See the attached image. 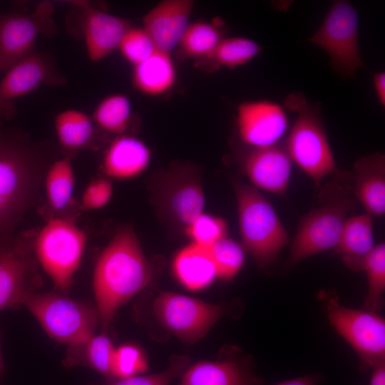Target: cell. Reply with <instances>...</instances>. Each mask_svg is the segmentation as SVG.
<instances>
[{"mask_svg":"<svg viewBox=\"0 0 385 385\" xmlns=\"http://www.w3.org/2000/svg\"><path fill=\"white\" fill-rule=\"evenodd\" d=\"M153 269L134 230L120 229L98 256L93 287L99 324L106 332L117 311L152 282Z\"/></svg>","mask_w":385,"mask_h":385,"instance_id":"cell-1","label":"cell"},{"mask_svg":"<svg viewBox=\"0 0 385 385\" xmlns=\"http://www.w3.org/2000/svg\"><path fill=\"white\" fill-rule=\"evenodd\" d=\"M354 205L353 173L338 170L322 188L318 205L299 222L288 262L296 265L314 255L334 248L347 214Z\"/></svg>","mask_w":385,"mask_h":385,"instance_id":"cell-2","label":"cell"},{"mask_svg":"<svg viewBox=\"0 0 385 385\" xmlns=\"http://www.w3.org/2000/svg\"><path fill=\"white\" fill-rule=\"evenodd\" d=\"M286 111L297 116L286 143L292 162L305 173L316 187L338 170L319 106L309 102L300 92H293L284 101Z\"/></svg>","mask_w":385,"mask_h":385,"instance_id":"cell-3","label":"cell"},{"mask_svg":"<svg viewBox=\"0 0 385 385\" xmlns=\"http://www.w3.org/2000/svg\"><path fill=\"white\" fill-rule=\"evenodd\" d=\"M234 190L242 246L260 267H267L288 244V234L270 201L256 188L235 182Z\"/></svg>","mask_w":385,"mask_h":385,"instance_id":"cell-4","label":"cell"},{"mask_svg":"<svg viewBox=\"0 0 385 385\" xmlns=\"http://www.w3.org/2000/svg\"><path fill=\"white\" fill-rule=\"evenodd\" d=\"M22 306L51 338L68 346L88 339L99 324L96 307L73 299L65 293L34 292L25 297Z\"/></svg>","mask_w":385,"mask_h":385,"instance_id":"cell-5","label":"cell"},{"mask_svg":"<svg viewBox=\"0 0 385 385\" xmlns=\"http://www.w3.org/2000/svg\"><path fill=\"white\" fill-rule=\"evenodd\" d=\"M36 175L31 154L0 134V247L30 202Z\"/></svg>","mask_w":385,"mask_h":385,"instance_id":"cell-6","label":"cell"},{"mask_svg":"<svg viewBox=\"0 0 385 385\" xmlns=\"http://www.w3.org/2000/svg\"><path fill=\"white\" fill-rule=\"evenodd\" d=\"M86 244L84 231L71 220L62 217L49 220L34 241L36 261L62 293L72 284Z\"/></svg>","mask_w":385,"mask_h":385,"instance_id":"cell-7","label":"cell"},{"mask_svg":"<svg viewBox=\"0 0 385 385\" xmlns=\"http://www.w3.org/2000/svg\"><path fill=\"white\" fill-rule=\"evenodd\" d=\"M308 41L324 50L332 68L344 78L364 65L359 43V16L347 1H334L321 26Z\"/></svg>","mask_w":385,"mask_h":385,"instance_id":"cell-8","label":"cell"},{"mask_svg":"<svg viewBox=\"0 0 385 385\" xmlns=\"http://www.w3.org/2000/svg\"><path fill=\"white\" fill-rule=\"evenodd\" d=\"M153 312L165 329L190 344L202 339L225 312L220 305L170 292L155 298Z\"/></svg>","mask_w":385,"mask_h":385,"instance_id":"cell-9","label":"cell"},{"mask_svg":"<svg viewBox=\"0 0 385 385\" xmlns=\"http://www.w3.org/2000/svg\"><path fill=\"white\" fill-rule=\"evenodd\" d=\"M331 324L357 353L365 366L385 361V322L376 312L344 307L336 298L327 301Z\"/></svg>","mask_w":385,"mask_h":385,"instance_id":"cell-10","label":"cell"},{"mask_svg":"<svg viewBox=\"0 0 385 385\" xmlns=\"http://www.w3.org/2000/svg\"><path fill=\"white\" fill-rule=\"evenodd\" d=\"M51 2L36 5L29 14H0V71L11 66L31 52L38 36L54 31Z\"/></svg>","mask_w":385,"mask_h":385,"instance_id":"cell-11","label":"cell"},{"mask_svg":"<svg viewBox=\"0 0 385 385\" xmlns=\"http://www.w3.org/2000/svg\"><path fill=\"white\" fill-rule=\"evenodd\" d=\"M41 286L32 246L10 240L0 247V312L22 306L25 297Z\"/></svg>","mask_w":385,"mask_h":385,"instance_id":"cell-12","label":"cell"},{"mask_svg":"<svg viewBox=\"0 0 385 385\" xmlns=\"http://www.w3.org/2000/svg\"><path fill=\"white\" fill-rule=\"evenodd\" d=\"M0 81V118L14 112V101L43 84L60 85L64 78L54 68L46 54L31 52L11 66Z\"/></svg>","mask_w":385,"mask_h":385,"instance_id":"cell-13","label":"cell"},{"mask_svg":"<svg viewBox=\"0 0 385 385\" xmlns=\"http://www.w3.org/2000/svg\"><path fill=\"white\" fill-rule=\"evenodd\" d=\"M237 127L241 140L251 148L279 143L288 128L284 106L267 100L240 103L237 109Z\"/></svg>","mask_w":385,"mask_h":385,"instance_id":"cell-14","label":"cell"},{"mask_svg":"<svg viewBox=\"0 0 385 385\" xmlns=\"http://www.w3.org/2000/svg\"><path fill=\"white\" fill-rule=\"evenodd\" d=\"M292 160L279 143L251 148L242 161V168L255 188L278 195L286 193L292 173Z\"/></svg>","mask_w":385,"mask_h":385,"instance_id":"cell-15","label":"cell"},{"mask_svg":"<svg viewBox=\"0 0 385 385\" xmlns=\"http://www.w3.org/2000/svg\"><path fill=\"white\" fill-rule=\"evenodd\" d=\"M82 14V33L88 55L98 62L110 55L132 26L128 20L78 1Z\"/></svg>","mask_w":385,"mask_h":385,"instance_id":"cell-16","label":"cell"},{"mask_svg":"<svg viewBox=\"0 0 385 385\" xmlns=\"http://www.w3.org/2000/svg\"><path fill=\"white\" fill-rule=\"evenodd\" d=\"M194 4L192 0L162 1L143 16V28L158 50L170 53L179 44L190 24Z\"/></svg>","mask_w":385,"mask_h":385,"instance_id":"cell-17","label":"cell"},{"mask_svg":"<svg viewBox=\"0 0 385 385\" xmlns=\"http://www.w3.org/2000/svg\"><path fill=\"white\" fill-rule=\"evenodd\" d=\"M353 194L370 216L385 213V156L375 152L354 164Z\"/></svg>","mask_w":385,"mask_h":385,"instance_id":"cell-18","label":"cell"},{"mask_svg":"<svg viewBox=\"0 0 385 385\" xmlns=\"http://www.w3.org/2000/svg\"><path fill=\"white\" fill-rule=\"evenodd\" d=\"M261 380L244 360L201 361L188 366L179 385H260Z\"/></svg>","mask_w":385,"mask_h":385,"instance_id":"cell-19","label":"cell"},{"mask_svg":"<svg viewBox=\"0 0 385 385\" xmlns=\"http://www.w3.org/2000/svg\"><path fill=\"white\" fill-rule=\"evenodd\" d=\"M167 183L160 202L173 220L188 225L202 213L205 195L198 179L186 173H177Z\"/></svg>","mask_w":385,"mask_h":385,"instance_id":"cell-20","label":"cell"},{"mask_svg":"<svg viewBox=\"0 0 385 385\" xmlns=\"http://www.w3.org/2000/svg\"><path fill=\"white\" fill-rule=\"evenodd\" d=\"M150 160V150L141 140L120 135L108 147L103 159L106 175L118 180L137 177L148 168Z\"/></svg>","mask_w":385,"mask_h":385,"instance_id":"cell-21","label":"cell"},{"mask_svg":"<svg viewBox=\"0 0 385 385\" xmlns=\"http://www.w3.org/2000/svg\"><path fill=\"white\" fill-rule=\"evenodd\" d=\"M374 246L371 216L364 213L346 220L334 249L348 268L359 272Z\"/></svg>","mask_w":385,"mask_h":385,"instance_id":"cell-22","label":"cell"},{"mask_svg":"<svg viewBox=\"0 0 385 385\" xmlns=\"http://www.w3.org/2000/svg\"><path fill=\"white\" fill-rule=\"evenodd\" d=\"M173 267L179 282L190 290L202 289L217 277L210 247L193 242L178 252Z\"/></svg>","mask_w":385,"mask_h":385,"instance_id":"cell-23","label":"cell"},{"mask_svg":"<svg viewBox=\"0 0 385 385\" xmlns=\"http://www.w3.org/2000/svg\"><path fill=\"white\" fill-rule=\"evenodd\" d=\"M176 71L169 53L157 50L141 63L133 66L134 88L147 96L165 93L175 84Z\"/></svg>","mask_w":385,"mask_h":385,"instance_id":"cell-24","label":"cell"},{"mask_svg":"<svg viewBox=\"0 0 385 385\" xmlns=\"http://www.w3.org/2000/svg\"><path fill=\"white\" fill-rule=\"evenodd\" d=\"M114 349L106 332L94 334L81 343L68 346L63 364L66 368L78 366L91 368L108 381L113 379L111 367Z\"/></svg>","mask_w":385,"mask_h":385,"instance_id":"cell-25","label":"cell"},{"mask_svg":"<svg viewBox=\"0 0 385 385\" xmlns=\"http://www.w3.org/2000/svg\"><path fill=\"white\" fill-rule=\"evenodd\" d=\"M54 127L61 145L67 150H78L86 146L91 140L93 121L85 113L68 109L55 118Z\"/></svg>","mask_w":385,"mask_h":385,"instance_id":"cell-26","label":"cell"},{"mask_svg":"<svg viewBox=\"0 0 385 385\" xmlns=\"http://www.w3.org/2000/svg\"><path fill=\"white\" fill-rule=\"evenodd\" d=\"M223 38L217 25L196 21L189 24L178 46L187 57L208 60Z\"/></svg>","mask_w":385,"mask_h":385,"instance_id":"cell-27","label":"cell"},{"mask_svg":"<svg viewBox=\"0 0 385 385\" xmlns=\"http://www.w3.org/2000/svg\"><path fill=\"white\" fill-rule=\"evenodd\" d=\"M74 183L73 169L68 158L59 159L51 165L45 179V190L47 200L53 209L61 210L70 204Z\"/></svg>","mask_w":385,"mask_h":385,"instance_id":"cell-28","label":"cell"},{"mask_svg":"<svg viewBox=\"0 0 385 385\" xmlns=\"http://www.w3.org/2000/svg\"><path fill=\"white\" fill-rule=\"evenodd\" d=\"M130 117L129 98L123 94L115 93L99 102L93 111L92 120L104 130L122 135L128 127Z\"/></svg>","mask_w":385,"mask_h":385,"instance_id":"cell-29","label":"cell"},{"mask_svg":"<svg viewBox=\"0 0 385 385\" xmlns=\"http://www.w3.org/2000/svg\"><path fill=\"white\" fill-rule=\"evenodd\" d=\"M262 49L257 42L248 38H223L208 60L216 66L234 69L252 60Z\"/></svg>","mask_w":385,"mask_h":385,"instance_id":"cell-30","label":"cell"},{"mask_svg":"<svg viewBox=\"0 0 385 385\" xmlns=\"http://www.w3.org/2000/svg\"><path fill=\"white\" fill-rule=\"evenodd\" d=\"M363 271L367 276L368 293L364 305L367 310L376 312L382 305L385 289V245H375L366 260Z\"/></svg>","mask_w":385,"mask_h":385,"instance_id":"cell-31","label":"cell"},{"mask_svg":"<svg viewBox=\"0 0 385 385\" xmlns=\"http://www.w3.org/2000/svg\"><path fill=\"white\" fill-rule=\"evenodd\" d=\"M217 277L222 280L232 279L245 262L242 245L228 237H224L210 247Z\"/></svg>","mask_w":385,"mask_h":385,"instance_id":"cell-32","label":"cell"},{"mask_svg":"<svg viewBox=\"0 0 385 385\" xmlns=\"http://www.w3.org/2000/svg\"><path fill=\"white\" fill-rule=\"evenodd\" d=\"M147 369V359L138 346L125 344L115 348L111 367L113 379L140 375Z\"/></svg>","mask_w":385,"mask_h":385,"instance_id":"cell-33","label":"cell"},{"mask_svg":"<svg viewBox=\"0 0 385 385\" xmlns=\"http://www.w3.org/2000/svg\"><path fill=\"white\" fill-rule=\"evenodd\" d=\"M227 233L223 219L203 212L186 226V234L192 242L207 247L226 237Z\"/></svg>","mask_w":385,"mask_h":385,"instance_id":"cell-34","label":"cell"},{"mask_svg":"<svg viewBox=\"0 0 385 385\" xmlns=\"http://www.w3.org/2000/svg\"><path fill=\"white\" fill-rule=\"evenodd\" d=\"M118 49L123 58L135 66L158 50L150 35L142 28L128 29Z\"/></svg>","mask_w":385,"mask_h":385,"instance_id":"cell-35","label":"cell"},{"mask_svg":"<svg viewBox=\"0 0 385 385\" xmlns=\"http://www.w3.org/2000/svg\"><path fill=\"white\" fill-rule=\"evenodd\" d=\"M189 361L186 356L175 355L171 357L168 368L163 371L126 379H115L108 381L104 385H170L175 378L181 376L189 366Z\"/></svg>","mask_w":385,"mask_h":385,"instance_id":"cell-36","label":"cell"},{"mask_svg":"<svg viewBox=\"0 0 385 385\" xmlns=\"http://www.w3.org/2000/svg\"><path fill=\"white\" fill-rule=\"evenodd\" d=\"M112 195L113 186L111 181L106 178L96 179L85 188L81 199V209H101L109 202Z\"/></svg>","mask_w":385,"mask_h":385,"instance_id":"cell-37","label":"cell"},{"mask_svg":"<svg viewBox=\"0 0 385 385\" xmlns=\"http://www.w3.org/2000/svg\"><path fill=\"white\" fill-rule=\"evenodd\" d=\"M373 84L377 99L383 107L385 106V73L380 71L373 75Z\"/></svg>","mask_w":385,"mask_h":385,"instance_id":"cell-38","label":"cell"},{"mask_svg":"<svg viewBox=\"0 0 385 385\" xmlns=\"http://www.w3.org/2000/svg\"><path fill=\"white\" fill-rule=\"evenodd\" d=\"M322 381L319 374H312L282 381L276 385H319Z\"/></svg>","mask_w":385,"mask_h":385,"instance_id":"cell-39","label":"cell"},{"mask_svg":"<svg viewBox=\"0 0 385 385\" xmlns=\"http://www.w3.org/2000/svg\"><path fill=\"white\" fill-rule=\"evenodd\" d=\"M372 368L370 385H385V363H381Z\"/></svg>","mask_w":385,"mask_h":385,"instance_id":"cell-40","label":"cell"},{"mask_svg":"<svg viewBox=\"0 0 385 385\" xmlns=\"http://www.w3.org/2000/svg\"><path fill=\"white\" fill-rule=\"evenodd\" d=\"M1 333L0 332V385H1V378L3 374V371L4 370V363L3 360L2 356V351H1Z\"/></svg>","mask_w":385,"mask_h":385,"instance_id":"cell-41","label":"cell"}]
</instances>
